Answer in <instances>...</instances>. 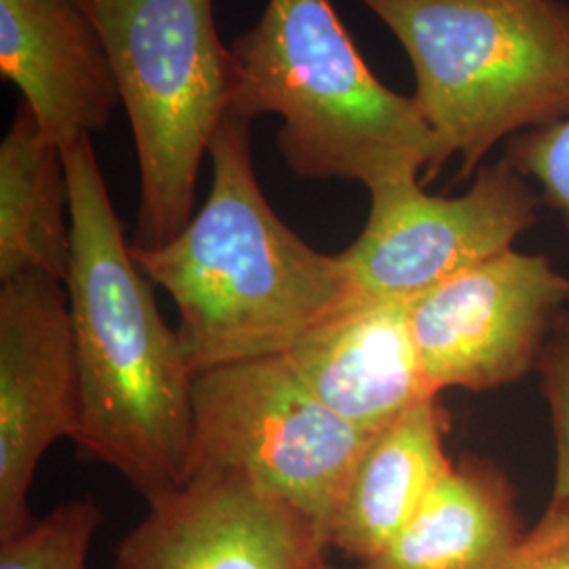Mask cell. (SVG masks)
<instances>
[{
    "mask_svg": "<svg viewBox=\"0 0 569 569\" xmlns=\"http://www.w3.org/2000/svg\"><path fill=\"white\" fill-rule=\"evenodd\" d=\"M61 150L72 232L63 284L82 397L74 443L152 500L188 481L194 373L124 239L91 138Z\"/></svg>",
    "mask_w": 569,
    "mask_h": 569,
    "instance_id": "1",
    "label": "cell"
},
{
    "mask_svg": "<svg viewBox=\"0 0 569 569\" xmlns=\"http://www.w3.org/2000/svg\"><path fill=\"white\" fill-rule=\"evenodd\" d=\"M211 190L167 243L133 249L143 274L178 306L192 373L283 357L312 327L352 305L340 256L306 243L258 183L251 122L228 114L211 146Z\"/></svg>",
    "mask_w": 569,
    "mask_h": 569,
    "instance_id": "2",
    "label": "cell"
},
{
    "mask_svg": "<svg viewBox=\"0 0 569 569\" xmlns=\"http://www.w3.org/2000/svg\"><path fill=\"white\" fill-rule=\"evenodd\" d=\"M228 49L230 114L279 117L277 148L296 176L371 192L430 182L448 163L413 98L369 70L331 0H268Z\"/></svg>",
    "mask_w": 569,
    "mask_h": 569,
    "instance_id": "3",
    "label": "cell"
},
{
    "mask_svg": "<svg viewBox=\"0 0 569 569\" xmlns=\"http://www.w3.org/2000/svg\"><path fill=\"white\" fill-rule=\"evenodd\" d=\"M355 2L403 47L411 98L460 180L498 143L568 121V0Z\"/></svg>",
    "mask_w": 569,
    "mask_h": 569,
    "instance_id": "4",
    "label": "cell"
},
{
    "mask_svg": "<svg viewBox=\"0 0 569 569\" xmlns=\"http://www.w3.org/2000/svg\"><path fill=\"white\" fill-rule=\"evenodd\" d=\"M102 32L140 171L133 247L171 241L194 216L204 154L230 114V49L213 0H82Z\"/></svg>",
    "mask_w": 569,
    "mask_h": 569,
    "instance_id": "5",
    "label": "cell"
},
{
    "mask_svg": "<svg viewBox=\"0 0 569 569\" xmlns=\"http://www.w3.org/2000/svg\"><path fill=\"white\" fill-rule=\"evenodd\" d=\"M371 437L323 406L283 357L216 367L192 385L188 479L243 477L323 538Z\"/></svg>",
    "mask_w": 569,
    "mask_h": 569,
    "instance_id": "6",
    "label": "cell"
},
{
    "mask_svg": "<svg viewBox=\"0 0 569 569\" xmlns=\"http://www.w3.org/2000/svg\"><path fill=\"white\" fill-rule=\"evenodd\" d=\"M361 234L340 251L355 302L411 305L468 268L515 249L538 222L540 197L507 161L483 164L458 197L420 180L376 188Z\"/></svg>",
    "mask_w": 569,
    "mask_h": 569,
    "instance_id": "7",
    "label": "cell"
},
{
    "mask_svg": "<svg viewBox=\"0 0 569 569\" xmlns=\"http://www.w3.org/2000/svg\"><path fill=\"white\" fill-rule=\"evenodd\" d=\"M569 305V277L547 256L509 249L409 305L428 387L483 392L536 369Z\"/></svg>",
    "mask_w": 569,
    "mask_h": 569,
    "instance_id": "8",
    "label": "cell"
},
{
    "mask_svg": "<svg viewBox=\"0 0 569 569\" xmlns=\"http://www.w3.org/2000/svg\"><path fill=\"white\" fill-rule=\"evenodd\" d=\"M81 378L66 284L28 272L0 284V542L34 517L28 496L56 441L81 430Z\"/></svg>",
    "mask_w": 569,
    "mask_h": 569,
    "instance_id": "9",
    "label": "cell"
},
{
    "mask_svg": "<svg viewBox=\"0 0 569 569\" xmlns=\"http://www.w3.org/2000/svg\"><path fill=\"white\" fill-rule=\"evenodd\" d=\"M114 569H319L326 542L306 517L243 477L192 475L148 500Z\"/></svg>",
    "mask_w": 569,
    "mask_h": 569,
    "instance_id": "10",
    "label": "cell"
},
{
    "mask_svg": "<svg viewBox=\"0 0 569 569\" xmlns=\"http://www.w3.org/2000/svg\"><path fill=\"white\" fill-rule=\"evenodd\" d=\"M0 74L61 148L102 131L121 103L102 32L82 0H0Z\"/></svg>",
    "mask_w": 569,
    "mask_h": 569,
    "instance_id": "11",
    "label": "cell"
},
{
    "mask_svg": "<svg viewBox=\"0 0 569 569\" xmlns=\"http://www.w3.org/2000/svg\"><path fill=\"white\" fill-rule=\"evenodd\" d=\"M283 359L323 406L369 435L437 399L422 371L409 305L401 302H352L312 327Z\"/></svg>",
    "mask_w": 569,
    "mask_h": 569,
    "instance_id": "12",
    "label": "cell"
},
{
    "mask_svg": "<svg viewBox=\"0 0 569 569\" xmlns=\"http://www.w3.org/2000/svg\"><path fill=\"white\" fill-rule=\"evenodd\" d=\"M446 428V411L428 399L369 439L323 531L326 549L367 563L406 528L453 465Z\"/></svg>",
    "mask_w": 569,
    "mask_h": 569,
    "instance_id": "13",
    "label": "cell"
},
{
    "mask_svg": "<svg viewBox=\"0 0 569 569\" xmlns=\"http://www.w3.org/2000/svg\"><path fill=\"white\" fill-rule=\"evenodd\" d=\"M521 536L505 472L465 458L451 465L406 528L357 569H500Z\"/></svg>",
    "mask_w": 569,
    "mask_h": 569,
    "instance_id": "14",
    "label": "cell"
},
{
    "mask_svg": "<svg viewBox=\"0 0 569 569\" xmlns=\"http://www.w3.org/2000/svg\"><path fill=\"white\" fill-rule=\"evenodd\" d=\"M70 260V183L63 150L21 103L0 143V283L28 272H44L66 283Z\"/></svg>",
    "mask_w": 569,
    "mask_h": 569,
    "instance_id": "15",
    "label": "cell"
},
{
    "mask_svg": "<svg viewBox=\"0 0 569 569\" xmlns=\"http://www.w3.org/2000/svg\"><path fill=\"white\" fill-rule=\"evenodd\" d=\"M100 523L102 509L93 498L63 502L0 542V569H84Z\"/></svg>",
    "mask_w": 569,
    "mask_h": 569,
    "instance_id": "16",
    "label": "cell"
},
{
    "mask_svg": "<svg viewBox=\"0 0 569 569\" xmlns=\"http://www.w3.org/2000/svg\"><path fill=\"white\" fill-rule=\"evenodd\" d=\"M505 159L540 186V201L557 211L569 234V119L515 136Z\"/></svg>",
    "mask_w": 569,
    "mask_h": 569,
    "instance_id": "17",
    "label": "cell"
},
{
    "mask_svg": "<svg viewBox=\"0 0 569 569\" xmlns=\"http://www.w3.org/2000/svg\"><path fill=\"white\" fill-rule=\"evenodd\" d=\"M536 369L542 378L555 437V481L550 500L569 502V315H561L550 329Z\"/></svg>",
    "mask_w": 569,
    "mask_h": 569,
    "instance_id": "18",
    "label": "cell"
},
{
    "mask_svg": "<svg viewBox=\"0 0 569 569\" xmlns=\"http://www.w3.org/2000/svg\"><path fill=\"white\" fill-rule=\"evenodd\" d=\"M500 569H569V502L550 500Z\"/></svg>",
    "mask_w": 569,
    "mask_h": 569,
    "instance_id": "19",
    "label": "cell"
},
{
    "mask_svg": "<svg viewBox=\"0 0 569 569\" xmlns=\"http://www.w3.org/2000/svg\"><path fill=\"white\" fill-rule=\"evenodd\" d=\"M319 569H338V568H331V566H327V561L326 563H323V566H321V568Z\"/></svg>",
    "mask_w": 569,
    "mask_h": 569,
    "instance_id": "20",
    "label": "cell"
}]
</instances>
